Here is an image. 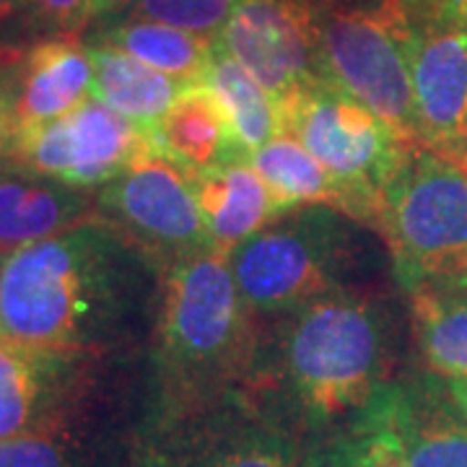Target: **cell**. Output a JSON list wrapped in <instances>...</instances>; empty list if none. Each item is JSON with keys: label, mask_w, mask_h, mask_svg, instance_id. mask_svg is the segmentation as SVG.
<instances>
[{"label": "cell", "mask_w": 467, "mask_h": 467, "mask_svg": "<svg viewBox=\"0 0 467 467\" xmlns=\"http://www.w3.org/2000/svg\"><path fill=\"white\" fill-rule=\"evenodd\" d=\"M364 252L348 216L315 205L252 234L229 254V267L252 317L281 319L309 301L350 288Z\"/></svg>", "instance_id": "4"}, {"label": "cell", "mask_w": 467, "mask_h": 467, "mask_svg": "<svg viewBox=\"0 0 467 467\" xmlns=\"http://www.w3.org/2000/svg\"><path fill=\"white\" fill-rule=\"evenodd\" d=\"M377 229L408 294L467 284V169L413 150L384 184Z\"/></svg>", "instance_id": "5"}, {"label": "cell", "mask_w": 467, "mask_h": 467, "mask_svg": "<svg viewBox=\"0 0 467 467\" xmlns=\"http://www.w3.org/2000/svg\"><path fill=\"white\" fill-rule=\"evenodd\" d=\"M8 174H18L11 156V140H0V180H5Z\"/></svg>", "instance_id": "34"}, {"label": "cell", "mask_w": 467, "mask_h": 467, "mask_svg": "<svg viewBox=\"0 0 467 467\" xmlns=\"http://www.w3.org/2000/svg\"><path fill=\"white\" fill-rule=\"evenodd\" d=\"M94 81L91 99L107 104L117 115L130 119L140 130L156 133L169 107L180 99L187 86L109 45L88 47Z\"/></svg>", "instance_id": "17"}, {"label": "cell", "mask_w": 467, "mask_h": 467, "mask_svg": "<svg viewBox=\"0 0 467 467\" xmlns=\"http://www.w3.org/2000/svg\"><path fill=\"white\" fill-rule=\"evenodd\" d=\"M60 364L63 358L57 356H42L0 340V441L34 431L52 371Z\"/></svg>", "instance_id": "24"}, {"label": "cell", "mask_w": 467, "mask_h": 467, "mask_svg": "<svg viewBox=\"0 0 467 467\" xmlns=\"http://www.w3.org/2000/svg\"><path fill=\"white\" fill-rule=\"evenodd\" d=\"M218 45L278 104L325 81L319 11L309 0H239Z\"/></svg>", "instance_id": "10"}, {"label": "cell", "mask_w": 467, "mask_h": 467, "mask_svg": "<svg viewBox=\"0 0 467 467\" xmlns=\"http://www.w3.org/2000/svg\"><path fill=\"white\" fill-rule=\"evenodd\" d=\"M0 467H66L63 450L42 431L0 441Z\"/></svg>", "instance_id": "27"}, {"label": "cell", "mask_w": 467, "mask_h": 467, "mask_svg": "<svg viewBox=\"0 0 467 467\" xmlns=\"http://www.w3.org/2000/svg\"><path fill=\"white\" fill-rule=\"evenodd\" d=\"M97 216L122 234L159 270L216 252L192 192L190 174L150 150L97 195Z\"/></svg>", "instance_id": "8"}, {"label": "cell", "mask_w": 467, "mask_h": 467, "mask_svg": "<svg viewBox=\"0 0 467 467\" xmlns=\"http://www.w3.org/2000/svg\"><path fill=\"white\" fill-rule=\"evenodd\" d=\"M239 0H128L122 18L159 21L218 42Z\"/></svg>", "instance_id": "25"}, {"label": "cell", "mask_w": 467, "mask_h": 467, "mask_svg": "<svg viewBox=\"0 0 467 467\" xmlns=\"http://www.w3.org/2000/svg\"><path fill=\"white\" fill-rule=\"evenodd\" d=\"M408 296L426 364L439 377L467 379V284L418 288Z\"/></svg>", "instance_id": "23"}, {"label": "cell", "mask_w": 467, "mask_h": 467, "mask_svg": "<svg viewBox=\"0 0 467 467\" xmlns=\"http://www.w3.org/2000/svg\"><path fill=\"white\" fill-rule=\"evenodd\" d=\"M99 45L117 47L184 86L202 84L216 47L211 39L140 18H119L99 34Z\"/></svg>", "instance_id": "22"}, {"label": "cell", "mask_w": 467, "mask_h": 467, "mask_svg": "<svg viewBox=\"0 0 467 467\" xmlns=\"http://www.w3.org/2000/svg\"><path fill=\"white\" fill-rule=\"evenodd\" d=\"M281 128L317 159L340 190V213L379 226L384 184L413 153L382 119L327 81L278 104Z\"/></svg>", "instance_id": "6"}, {"label": "cell", "mask_w": 467, "mask_h": 467, "mask_svg": "<svg viewBox=\"0 0 467 467\" xmlns=\"http://www.w3.org/2000/svg\"><path fill=\"white\" fill-rule=\"evenodd\" d=\"M14 135H16L14 86H0V140H11Z\"/></svg>", "instance_id": "29"}, {"label": "cell", "mask_w": 467, "mask_h": 467, "mask_svg": "<svg viewBox=\"0 0 467 467\" xmlns=\"http://www.w3.org/2000/svg\"><path fill=\"white\" fill-rule=\"evenodd\" d=\"M408 63L420 150L467 169V29L444 16L410 18Z\"/></svg>", "instance_id": "12"}, {"label": "cell", "mask_w": 467, "mask_h": 467, "mask_svg": "<svg viewBox=\"0 0 467 467\" xmlns=\"http://www.w3.org/2000/svg\"><path fill=\"white\" fill-rule=\"evenodd\" d=\"M382 387L364 408L322 431L315 447L304 451V467H408Z\"/></svg>", "instance_id": "19"}, {"label": "cell", "mask_w": 467, "mask_h": 467, "mask_svg": "<svg viewBox=\"0 0 467 467\" xmlns=\"http://www.w3.org/2000/svg\"><path fill=\"white\" fill-rule=\"evenodd\" d=\"M400 3L402 8H405V14H408V18H420L434 14L444 0H400Z\"/></svg>", "instance_id": "33"}, {"label": "cell", "mask_w": 467, "mask_h": 467, "mask_svg": "<svg viewBox=\"0 0 467 467\" xmlns=\"http://www.w3.org/2000/svg\"><path fill=\"white\" fill-rule=\"evenodd\" d=\"M319 14H374V16H408L400 0H309Z\"/></svg>", "instance_id": "28"}, {"label": "cell", "mask_w": 467, "mask_h": 467, "mask_svg": "<svg viewBox=\"0 0 467 467\" xmlns=\"http://www.w3.org/2000/svg\"><path fill=\"white\" fill-rule=\"evenodd\" d=\"M387 413L400 436L408 467H467V426L439 374L382 387Z\"/></svg>", "instance_id": "14"}, {"label": "cell", "mask_w": 467, "mask_h": 467, "mask_svg": "<svg viewBox=\"0 0 467 467\" xmlns=\"http://www.w3.org/2000/svg\"><path fill=\"white\" fill-rule=\"evenodd\" d=\"M202 86L211 88V94L223 109L236 156L252 159L254 150H260L267 140L284 133L278 101L273 99L218 42Z\"/></svg>", "instance_id": "20"}, {"label": "cell", "mask_w": 467, "mask_h": 467, "mask_svg": "<svg viewBox=\"0 0 467 467\" xmlns=\"http://www.w3.org/2000/svg\"><path fill=\"white\" fill-rule=\"evenodd\" d=\"M24 55H26V50H21V47L0 45V86H14V76H16Z\"/></svg>", "instance_id": "30"}, {"label": "cell", "mask_w": 467, "mask_h": 467, "mask_svg": "<svg viewBox=\"0 0 467 467\" xmlns=\"http://www.w3.org/2000/svg\"><path fill=\"white\" fill-rule=\"evenodd\" d=\"M252 167L263 177L275 216L327 205L340 211V190L317 159L294 135H275L252 153Z\"/></svg>", "instance_id": "21"}, {"label": "cell", "mask_w": 467, "mask_h": 467, "mask_svg": "<svg viewBox=\"0 0 467 467\" xmlns=\"http://www.w3.org/2000/svg\"><path fill=\"white\" fill-rule=\"evenodd\" d=\"M156 143L174 164L195 174L236 156L223 109L208 86H187L156 128Z\"/></svg>", "instance_id": "18"}, {"label": "cell", "mask_w": 467, "mask_h": 467, "mask_svg": "<svg viewBox=\"0 0 467 467\" xmlns=\"http://www.w3.org/2000/svg\"><path fill=\"white\" fill-rule=\"evenodd\" d=\"M441 387L450 398L451 408L457 410V416L462 418V423L467 426V379L460 377H441Z\"/></svg>", "instance_id": "31"}, {"label": "cell", "mask_w": 467, "mask_h": 467, "mask_svg": "<svg viewBox=\"0 0 467 467\" xmlns=\"http://www.w3.org/2000/svg\"><path fill=\"white\" fill-rule=\"evenodd\" d=\"M190 182L213 250L223 257L278 218L263 177L244 156H232L216 167L195 171Z\"/></svg>", "instance_id": "15"}, {"label": "cell", "mask_w": 467, "mask_h": 467, "mask_svg": "<svg viewBox=\"0 0 467 467\" xmlns=\"http://www.w3.org/2000/svg\"><path fill=\"white\" fill-rule=\"evenodd\" d=\"M24 5H26V0H0V21L16 16L18 11H24Z\"/></svg>", "instance_id": "36"}, {"label": "cell", "mask_w": 467, "mask_h": 467, "mask_svg": "<svg viewBox=\"0 0 467 467\" xmlns=\"http://www.w3.org/2000/svg\"><path fill=\"white\" fill-rule=\"evenodd\" d=\"M273 353L275 368L267 379L275 377L294 420L325 431L389 382V306L356 288L309 301L278 319Z\"/></svg>", "instance_id": "2"}, {"label": "cell", "mask_w": 467, "mask_h": 467, "mask_svg": "<svg viewBox=\"0 0 467 467\" xmlns=\"http://www.w3.org/2000/svg\"><path fill=\"white\" fill-rule=\"evenodd\" d=\"M252 315L229 257L202 252L164 270L156 319V358L169 405H211L252 368Z\"/></svg>", "instance_id": "3"}, {"label": "cell", "mask_w": 467, "mask_h": 467, "mask_svg": "<svg viewBox=\"0 0 467 467\" xmlns=\"http://www.w3.org/2000/svg\"><path fill=\"white\" fill-rule=\"evenodd\" d=\"M128 0H94V18L107 16L112 11H119Z\"/></svg>", "instance_id": "35"}, {"label": "cell", "mask_w": 467, "mask_h": 467, "mask_svg": "<svg viewBox=\"0 0 467 467\" xmlns=\"http://www.w3.org/2000/svg\"><path fill=\"white\" fill-rule=\"evenodd\" d=\"M408 34V16L319 14L322 78L382 119L405 149L420 150Z\"/></svg>", "instance_id": "7"}, {"label": "cell", "mask_w": 467, "mask_h": 467, "mask_svg": "<svg viewBox=\"0 0 467 467\" xmlns=\"http://www.w3.org/2000/svg\"><path fill=\"white\" fill-rule=\"evenodd\" d=\"M150 260L99 216L0 263V340L66 358L125 333Z\"/></svg>", "instance_id": "1"}, {"label": "cell", "mask_w": 467, "mask_h": 467, "mask_svg": "<svg viewBox=\"0 0 467 467\" xmlns=\"http://www.w3.org/2000/svg\"><path fill=\"white\" fill-rule=\"evenodd\" d=\"M97 218L84 190L39 177L0 180V257Z\"/></svg>", "instance_id": "16"}, {"label": "cell", "mask_w": 467, "mask_h": 467, "mask_svg": "<svg viewBox=\"0 0 467 467\" xmlns=\"http://www.w3.org/2000/svg\"><path fill=\"white\" fill-rule=\"evenodd\" d=\"M24 11L52 36L78 39L86 24L94 18V0H26Z\"/></svg>", "instance_id": "26"}, {"label": "cell", "mask_w": 467, "mask_h": 467, "mask_svg": "<svg viewBox=\"0 0 467 467\" xmlns=\"http://www.w3.org/2000/svg\"><path fill=\"white\" fill-rule=\"evenodd\" d=\"M91 55L73 36H50L26 50L14 76L16 130H29L76 112L91 97Z\"/></svg>", "instance_id": "13"}, {"label": "cell", "mask_w": 467, "mask_h": 467, "mask_svg": "<svg viewBox=\"0 0 467 467\" xmlns=\"http://www.w3.org/2000/svg\"><path fill=\"white\" fill-rule=\"evenodd\" d=\"M429 16H444L454 21V24H460L462 29H467V0H444Z\"/></svg>", "instance_id": "32"}, {"label": "cell", "mask_w": 467, "mask_h": 467, "mask_svg": "<svg viewBox=\"0 0 467 467\" xmlns=\"http://www.w3.org/2000/svg\"><path fill=\"white\" fill-rule=\"evenodd\" d=\"M150 150H161L156 133L140 130L97 99L55 122L16 130L11 138L18 174L76 190L109 184Z\"/></svg>", "instance_id": "9"}, {"label": "cell", "mask_w": 467, "mask_h": 467, "mask_svg": "<svg viewBox=\"0 0 467 467\" xmlns=\"http://www.w3.org/2000/svg\"><path fill=\"white\" fill-rule=\"evenodd\" d=\"M146 467H304L296 439L236 402L177 410Z\"/></svg>", "instance_id": "11"}]
</instances>
